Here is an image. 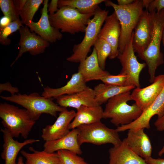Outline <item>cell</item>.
I'll return each mask as SVG.
<instances>
[{
  "instance_id": "cell-2",
  "label": "cell",
  "mask_w": 164,
  "mask_h": 164,
  "mask_svg": "<svg viewBox=\"0 0 164 164\" xmlns=\"http://www.w3.org/2000/svg\"><path fill=\"white\" fill-rule=\"evenodd\" d=\"M106 6L112 7L115 12L121 26L118 50L121 53L130 41L133 33L144 10L142 1L135 0L132 4L120 6L110 0L104 2Z\"/></svg>"
},
{
  "instance_id": "cell-39",
  "label": "cell",
  "mask_w": 164,
  "mask_h": 164,
  "mask_svg": "<svg viewBox=\"0 0 164 164\" xmlns=\"http://www.w3.org/2000/svg\"><path fill=\"white\" fill-rule=\"evenodd\" d=\"M144 159L148 164H164V159H155L151 157Z\"/></svg>"
},
{
  "instance_id": "cell-35",
  "label": "cell",
  "mask_w": 164,
  "mask_h": 164,
  "mask_svg": "<svg viewBox=\"0 0 164 164\" xmlns=\"http://www.w3.org/2000/svg\"><path fill=\"white\" fill-rule=\"evenodd\" d=\"M3 91H6L9 92L11 94V95L15 94L19 92L18 89L16 87H13L9 82H7L4 84H0V93Z\"/></svg>"
},
{
  "instance_id": "cell-24",
  "label": "cell",
  "mask_w": 164,
  "mask_h": 164,
  "mask_svg": "<svg viewBox=\"0 0 164 164\" xmlns=\"http://www.w3.org/2000/svg\"><path fill=\"white\" fill-rule=\"evenodd\" d=\"M77 110L75 116L69 125L70 129L77 128L81 125L101 121L103 118L104 110L101 105L83 106Z\"/></svg>"
},
{
  "instance_id": "cell-11",
  "label": "cell",
  "mask_w": 164,
  "mask_h": 164,
  "mask_svg": "<svg viewBox=\"0 0 164 164\" xmlns=\"http://www.w3.org/2000/svg\"><path fill=\"white\" fill-rule=\"evenodd\" d=\"M152 22L151 14L144 10L133 32L132 46L134 51L143 60V54L147 49L151 36Z\"/></svg>"
},
{
  "instance_id": "cell-14",
  "label": "cell",
  "mask_w": 164,
  "mask_h": 164,
  "mask_svg": "<svg viewBox=\"0 0 164 164\" xmlns=\"http://www.w3.org/2000/svg\"><path fill=\"white\" fill-rule=\"evenodd\" d=\"M76 112L66 108L60 112L54 123L48 125L42 130L41 137L45 142L56 140L67 135L70 131V124L74 119Z\"/></svg>"
},
{
  "instance_id": "cell-9",
  "label": "cell",
  "mask_w": 164,
  "mask_h": 164,
  "mask_svg": "<svg viewBox=\"0 0 164 164\" xmlns=\"http://www.w3.org/2000/svg\"><path fill=\"white\" fill-rule=\"evenodd\" d=\"M133 32L130 41L123 51L119 53L117 58L122 67L120 73L126 75L127 77L126 86L140 87L139 75L147 65L145 63L139 62L135 54L132 46Z\"/></svg>"
},
{
  "instance_id": "cell-44",
  "label": "cell",
  "mask_w": 164,
  "mask_h": 164,
  "mask_svg": "<svg viewBox=\"0 0 164 164\" xmlns=\"http://www.w3.org/2000/svg\"><path fill=\"white\" fill-rule=\"evenodd\" d=\"M164 154V145L161 149V150L158 153V155L159 156H161L163 154Z\"/></svg>"
},
{
  "instance_id": "cell-21",
  "label": "cell",
  "mask_w": 164,
  "mask_h": 164,
  "mask_svg": "<svg viewBox=\"0 0 164 164\" xmlns=\"http://www.w3.org/2000/svg\"><path fill=\"white\" fill-rule=\"evenodd\" d=\"M78 133L77 128H74L60 138L45 142L43 145V150L49 153H53L60 150H67L80 155L82 152L78 141Z\"/></svg>"
},
{
  "instance_id": "cell-28",
  "label": "cell",
  "mask_w": 164,
  "mask_h": 164,
  "mask_svg": "<svg viewBox=\"0 0 164 164\" xmlns=\"http://www.w3.org/2000/svg\"><path fill=\"white\" fill-rule=\"evenodd\" d=\"M43 1V0H27L23 8L19 12L20 20L23 25L28 26L33 21L35 14Z\"/></svg>"
},
{
  "instance_id": "cell-3",
  "label": "cell",
  "mask_w": 164,
  "mask_h": 164,
  "mask_svg": "<svg viewBox=\"0 0 164 164\" xmlns=\"http://www.w3.org/2000/svg\"><path fill=\"white\" fill-rule=\"evenodd\" d=\"M2 123L13 137L26 139L36 121L28 111L6 103L0 104Z\"/></svg>"
},
{
  "instance_id": "cell-13",
  "label": "cell",
  "mask_w": 164,
  "mask_h": 164,
  "mask_svg": "<svg viewBox=\"0 0 164 164\" xmlns=\"http://www.w3.org/2000/svg\"><path fill=\"white\" fill-rule=\"evenodd\" d=\"M145 87H135L131 93L132 100L143 111L156 99L164 87V74L156 77L153 82Z\"/></svg>"
},
{
  "instance_id": "cell-37",
  "label": "cell",
  "mask_w": 164,
  "mask_h": 164,
  "mask_svg": "<svg viewBox=\"0 0 164 164\" xmlns=\"http://www.w3.org/2000/svg\"><path fill=\"white\" fill-rule=\"evenodd\" d=\"M154 125L158 131H164V114L159 118H158L154 123Z\"/></svg>"
},
{
  "instance_id": "cell-19",
  "label": "cell",
  "mask_w": 164,
  "mask_h": 164,
  "mask_svg": "<svg viewBox=\"0 0 164 164\" xmlns=\"http://www.w3.org/2000/svg\"><path fill=\"white\" fill-rule=\"evenodd\" d=\"M3 134V144L1 157L5 161V164H17L16 160L21 149L26 145L39 142V140L29 139L20 142L15 140L9 131L5 128L1 129Z\"/></svg>"
},
{
  "instance_id": "cell-7",
  "label": "cell",
  "mask_w": 164,
  "mask_h": 164,
  "mask_svg": "<svg viewBox=\"0 0 164 164\" xmlns=\"http://www.w3.org/2000/svg\"><path fill=\"white\" fill-rule=\"evenodd\" d=\"M108 10L102 9L98 7L93 18L89 21L85 32V34L81 42L74 45L73 53L67 58L68 61L80 63L84 60L98 38V35L105 19L108 16Z\"/></svg>"
},
{
  "instance_id": "cell-40",
  "label": "cell",
  "mask_w": 164,
  "mask_h": 164,
  "mask_svg": "<svg viewBox=\"0 0 164 164\" xmlns=\"http://www.w3.org/2000/svg\"><path fill=\"white\" fill-rule=\"evenodd\" d=\"M27 0H14L13 2L19 14L23 8Z\"/></svg>"
},
{
  "instance_id": "cell-30",
  "label": "cell",
  "mask_w": 164,
  "mask_h": 164,
  "mask_svg": "<svg viewBox=\"0 0 164 164\" xmlns=\"http://www.w3.org/2000/svg\"><path fill=\"white\" fill-rule=\"evenodd\" d=\"M23 26L21 20L12 22L7 26L0 28V43L3 45H8L11 40L9 38L12 33L19 30L20 27Z\"/></svg>"
},
{
  "instance_id": "cell-5",
  "label": "cell",
  "mask_w": 164,
  "mask_h": 164,
  "mask_svg": "<svg viewBox=\"0 0 164 164\" xmlns=\"http://www.w3.org/2000/svg\"><path fill=\"white\" fill-rule=\"evenodd\" d=\"M5 101L16 103L23 107L29 112L35 121L43 113L56 117L57 112H60L66 108L55 103L53 98H46L36 92L29 94H17L9 96H1Z\"/></svg>"
},
{
  "instance_id": "cell-45",
  "label": "cell",
  "mask_w": 164,
  "mask_h": 164,
  "mask_svg": "<svg viewBox=\"0 0 164 164\" xmlns=\"http://www.w3.org/2000/svg\"><path fill=\"white\" fill-rule=\"evenodd\" d=\"M162 43L164 46V26L162 31Z\"/></svg>"
},
{
  "instance_id": "cell-8",
  "label": "cell",
  "mask_w": 164,
  "mask_h": 164,
  "mask_svg": "<svg viewBox=\"0 0 164 164\" xmlns=\"http://www.w3.org/2000/svg\"><path fill=\"white\" fill-rule=\"evenodd\" d=\"M77 128V139L80 145L87 143L96 145L110 143L117 146L122 142L115 129L108 128L101 121L81 125Z\"/></svg>"
},
{
  "instance_id": "cell-15",
  "label": "cell",
  "mask_w": 164,
  "mask_h": 164,
  "mask_svg": "<svg viewBox=\"0 0 164 164\" xmlns=\"http://www.w3.org/2000/svg\"><path fill=\"white\" fill-rule=\"evenodd\" d=\"M104 22L98 38L104 39L110 45L111 52L109 58L113 59L117 57L119 53V43L121 32L120 24L114 11L107 17Z\"/></svg>"
},
{
  "instance_id": "cell-16",
  "label": "cell",
  "mask_w": 164,
  "mask_h": 164,
  "mask_svg": "<svg viewBox=\"0 0 164 164\" xmlns=\"http://www.w3.org/2000/svg\"><path fill=\"white\" fill-rule=\"evenodd\" d=\"M48 0H44L41 17L37 22L33 21L28 26L30 30L36 33L50 43H55L62 38L60 31L50 23L48 11Z\"/></svg>"
},
{
  "instance_id": "cell-1",
  "label": "cell",
  "mask_w": 164,
  "mask_h": 164,
  "mask_svg": "<svg viewBox=\"0 0 164 164\" xmlns=\"http://www.w3.org/2000/svg\"><path fill=\"white\" fill-rule=\"evenodd\" d=\"M131 100L130 91L111 98L104 110L103 118L110 119L111 123L117 127L132 122L140 116L143 110L135 103L128 104V102Z\"/></svg>"
},
{
  "instance_id": "cell-43",
  "label": "cell",
  "mask_w": 164,
  "mask_h": 164,
  "mask_svg": "<svg viewBox=\"0 0 164 164\" xmlns=\"http://www.w3.org/2000/svg\"><path fill=\"white\" fill-rule=\"evenodd\" d=\"M17 164H25L23 162V158L22 156H20L19 157Z\"/></svg>"
},
{
  "instance_id": "cell-26",
  "label": "cell",
  "mask_w": 164,
  "mask_h": 164,
  "mask_svg": "<svg viewBox=\"0 0 164 164\" xmlns=\"http://www.w3.org/2000/svg\"><path fill=\"white\" fill-rule=\"evenodd\" d=\"M29 153L24 150L21 151L22 155L25 158V164H60L57 153H49L44 150L39 151L32 147H29Z\"/></svg>"
},
{
  "instance_id": "cell-41",
  "label": "cell",
  "mask_w": 164,
  "mask_h": 164,
  "mask_svg": "<svg viewBox=\"0 0 164 164\" xmlns=\"http://www.w3.org/2000/svg\"><path fill=\"white\" fill-rule=\"evenodd\" d=\"M134 0H117L118 5L120 6H126L134 2Z\"/></svg>"
},
{
  "instance_id": "cell-17",
  "label": "cell",
  "mask_w": 164,
  "mask_h": 164,
  "mask_svg": "<svg viewBox=\"0 0 164 164\" xmlns=\"http://www.w3.org/2000/svg\"><path fill=\"white\" fill-rule=\"evenodd\" d=\"M54 99L59 105L66 108L72 107L77 109L83 106L93 107L99 105L95 100L94 89L88 86L76 93L61 96Z\"/></svg>"
},
{
  "instance_id": "cell-31",
  "label": "cell",
  "mask_w": 164,
  "mask_h": 164,
  "mask_svg": "<svg viewBox=\"0 0 164 164\" xmlns=\"http://www.w3.org/2000/svg\"><path fill=\"white\" fill-rule=\"evenodd\" d=\"M60 164H88L77 154L67 150H60L57 152Z\"/></svg>"
},
{
  "instance_id": "cell-12",
  "label": "cell",
  "mask_w": 164,
  "mask_h": 164,
  "mask_svg": "<svg viewBox=\"0 0 164 164\" xmlns=\"http://www.w3.org/2000/svg\"><path fill=\"white\" fill-rule=\"evenodd\" d=\"M164 114V87L158 96L148 107L143 111L140 116L132 122L127 125L117 127L115 129L118 132L130 129L150 128V121L155 115L158 118Z\"/></svg>"
},
{
  "instance_id": "cell-42",
  "label": "cell",
  "mask_w": 164,
  "mask_h": 164,
  "mask_svg": "<svg viewBox=\"0 0 164 164\" xmlns=\"http://www.w3.org/2000/svg\"><path fill=\"white\" fill-rule=\"evenodd\" d=\"M153 0H143L142 4L144 8H146V10H147L149 7V6Z\"/></svg>"
},
{
  "instance_id": "cell-34",
  "label": "cell",
  "mask_w": 164,
  "mask_h": 164,
  "mask_svg": "<svg viewBox=\"0 0 164 164\" xmlns=\"http://www.w3.org/2000/svg\"><path fill=\"white\" fill-rule=\"evenodd\" d=\"M164 9V0H153L147 9L149 13L159 12Z\"/></svg>"
},
{
  "instance_id": "cell-36",
  "label": "cell",
  "mask_w": 164,
  "mask_h": 164,
  "mask_svg": "<svg viewBox=\"0 0 164 164\" xmlns=\"http://www.w3.org/2000/svg\"><path fill=\"white\" fill-rule=\"evenodd\" d=\"M58 0H52L48 4V11L49 15H51L56 13L58 10Z\"/></svg>"
},
{
  "instance_id": "cell-25",
  "label": "cell",
  "mask_w": 164,
  "mask_h": 164,
  "mask_svg": "<svg viewBox=\"0 0 164 164\" xmlns=\"http://www.w3.org/2000/svg\"><path fill=\"white\" fill-rule=\"evenodd\" d=\"M133 86H120L99 84L94 88L95 100L100 105L107 102L109 99L120 94L134 89Z\"/></svg>"
},
{
  "instance_id": "cell-38",
  "label": "cell",
  "mask_w": 164,
  "mask_h": 164,
  "mask_svg": "<svg viewBox=\"0 0 164 164\" xmlns=\"http://www.w3.org/2000/svg\"><path fill=\"white\" fill-rule=\"evenodd\" d=\"M12 21V19L10 17L3 15L0 19V28L7 26Z\"/></svg>"
},
{
  "instance_id": "cell-20",
  "label": "cell",
  "mask_w": 164,
  "mask_h": 164,
  "mask_svg": "<svg viewBox=\"0 0 164 164\" xmlns=\"http://www.w3.org/2000/svg\"><path fill=\"white\" fill-rule=\"evenodd\" d=\"M108 152V164H148L131 149L125 138L119 145L111 148Z\"/></svg>"
},
{
  "instance_id": "cell-6",
  "label": "cell",
  "mask_w": 164,
  "mask_h": 164,
  "mask_svg": "<svg viewBox=\"0 0 164 164\" xmlns=\"http://www.w3.org/2000/svg\"><path fill=\"white\" fill-rule=\"evenodd\" d=\"M94 13L84 14L77 9L69 6L59 8L53 14L49 15L51 26L60 30L61 32L75 34L79 32H85L91 18Z\"/></svg>"
},
{
  "instance_id": "cell-4",
  "label": "cell",
  "mask_w": 164,
  "mask_h": 164,
  "mask_svg": "<svg viewBox=\"0 0 164 164\" xmlns=\"http://www.w3.org/2000/svg\"><path fill=\"white\" fill-rule=\"evenodd\" d=\"M152 22V31L149 45L144 53L143 60L148 67L149 81L152 83L155 77L157 68L164 63L163 56L160 51L164 26V9L159 12L150 13Z\"/></svg>"
},
{
  "instance_id": "cell-23",
  "label": "cell",
  "mask_w": 164,
  "mask_h": 164,
  "mask_svg": "<svg viewBox=\"0 0 164 164\" xmlns=\"http://www.w3.org/2000/svg\"><path fill=\"white\" fill-rule=\"evenodd\" d=\"M80 73L73 74L64 86L58 88L46 86L44 88L42 96L46 98H55L63 95L76 93L85 89L87 86Z\"/></svg>"
},
{
  "instance_id": "cell-27",
  "label": "cell",
  "mask_w": 164,
  "mask_h": 164,
  "mask_svg": "<svg viewBox=\"0 0 164 164\" xmlns=\"http://www.w3.org/2000/svg\"><path fill=\"white\" fill-rule=\"evenodd\" d=\"M105 0H59L58 6L60 8L69 6L77 9L84 14L95 13L98 5Z\"/></svg>"
},
{
  "instance_id": "cell-33",
  "label": "cell",
  "mask_w": 164,
  "mask_h": 164,
  "mask_svg": "<svg viewBox=\"0 0 164 164\" xmlns=\"http://www.w3.org/2000/svg\"><path fill=\"white\" fill-rule=\"evenodd\" d=\"M127 80L126 75L119 73L117 75L110 74L103 77L101 80L107 85L125 86H127Z\"/></svg>"
},
{
  "instance_id": "cell-22",
  "label": "cell",
  "mask_w": 164,
  "mask_h": 164,
  "mask_svg": "<svg viewBox=\"0 0 164 164\" xmlns=\"http://www.w3.org/2000/svg\"><path fill=\"white\" fill-rule=\"evenodd\" d=\"M79 63L78 72L86 83L92 80H101L110 74L100 66L94 47L91 54Z\"/></svg>"
},
{
  "instance_id": "cell-10",
  "label": "cell",
  "mask_w": 164,
  "mask_h": 164,
  "mask_svg": "<svg viewBox=\"0 0 164 164\" xmlns=\"http://www.w3.org/2000/svg\"><path fill=\"white\" fill-rule=\"evenodd\" d=\"M20 35L18 54L11 65L12 67L25 52H28L32 55L43 53L50 43L44 40L34 32H31L27 26L21 27L18 30Z\"/></svg>"
},
{
  "instance_id": "cell-29",
  "label": "cell",
  "mask_w": 164,
  "mask_h": 164,
  "mask_svg": "<svg viewBox=\"0 0 164 164\" xmlns=\"http://www.w3.org/2000/svg\"><path fill=\"white\" fill-rule=\"evenodd\" d=\"M94 46L100 66L104 70L107 59L109 57L111 52V47L105 40L99 38L96 40Z\"/></svg>"
},
{
  "instance_id": "cell-18",
  "label": "cell",
  "mask_w": 164,
  "mask_h": 164,
  "mask_svg": "<svg viewBox=\"0 0 164 164\" xmlns=\"http://www.w3.org/2000/svg\"><path fill=\"white\" fill-rule=\"evenodd\" d=\"M144 128L128 130L125 138L127 144L136 154L145 159L151 157L152 147Z\"/></svg>"
},
{
  "instance_id": "cell-32",
  "label": "cell",
  "mask_w": 164,
  "mask_h": 164,
  "mask_svg": "<svg viewBox=\"0 0 164 164\" xmlns=\"http://www.w3.org/2000/svg\"><path fill=\"white\" fill-rule=\"evenodd\" d=\"M0 8L4 15L10 17L13 21L20 20L19 14L12 0H0Z\"/></svg>"
}]
</instances>
